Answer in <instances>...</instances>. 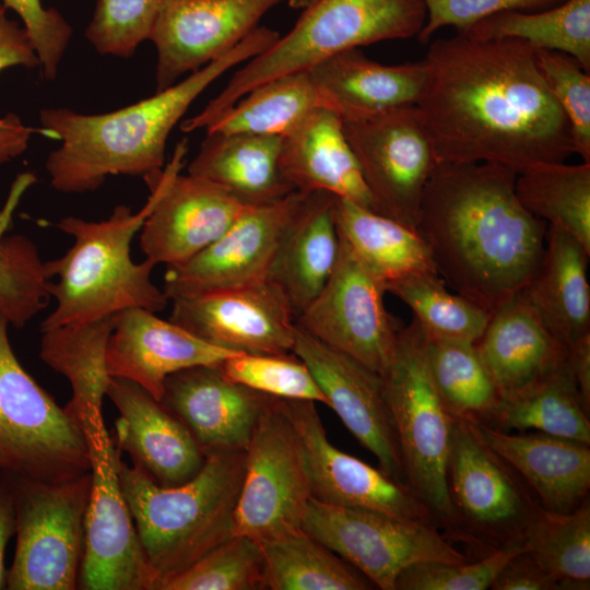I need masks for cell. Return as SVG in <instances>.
Returning a JSON list of instances; mask_svg holds the SVG:
<instances>
[{
	"label": "cell",
	"mask_w": 590,
	"mask_h": 590,
	"mask_svg": "<svg viewBox=\"0 0 590 590\" xmlns=\"http://www.w3.org/2000/svg\"><path fill=\"white\" fill-rule=\"evenodd\" d=\"M429 76L416 105L438 162H480L517 175L575 154L569 123L534 48L458 33L429 44Z\"/></svg>",
	"instance_id": "cell-1"
},
{
	"label": "cell",
	"mask_w": 590,
	"mask_h": 590,
	"mask_svg": "<svg viewBox=\"0 0 590 590\" xmlns=\"http://www.w3.org/2000/svg\"><path fill=\"white\" fill-rule=\"evenodd\" d=\"M517 174L493 163L438 162L421 201L416 232L455 293L491 314L536 273L547 224L516 193Z\"/></svg>",
	"instance_id": "cell-2"
},
{
	"label": "cell",
	"mask_w": 590,
	"mask_h": 590,
	"mask_svg": "<svg viewBox=\"0 0 590 590\" xmlns=\"http://www.w3.org/2000/svg\"><path fill=\"white\" fill-rule=\"evenodd\" d=\"M280 34L256 27L225 55L179 83L130 106L99 115L69 108L39 111V133L61 142L46 160L50 186L62 193L99 188L108 176H140L145 182L164 168L167 139L193 101L234 66L272 46Z\"/></svg>",
	"instance_id": "cell-3"
},
{
	"label": "cell",
	"mask_w": 590,
	"mask_h": 590,
	"mask_svg": "<svg viewBox=\"0 0 590 590\" xmlns=\"http://www.w3.org/2000/svg\"><path fill=\"white\" fill-rule=\"evenodd\" d=\"M166 178V168L148 185L150 197L135 213L116 205L104 221L66 216L55 225L73 237L68 251L46 261L55 309L40 323V331L90 323L129 308L162 311L168 304L163 288L151 279L155 263L134 262L131 243L153 210Z\"/></svg>",
	"instance_id": "cell-4"
},
{
	"label": "cell",
	"mask_w": 590,
	"mask_h": 590,
	"mask_svg": "<svg viewBox=\"0 0 590 590\" xmlns=\"http://www.w3.org/2000/svg\"><path fill=\"white\" fill-rule=\"evenodd\" d=\"M245 450L205 453L201 470L172 487L155 484L120 458L118 476L156 588L234 536Z\"/></svg>",
	"instance_id": "cell-5"
},
{
	"label": "cell",
	"mask_w": 590,
	"mask_h": 590,
	"mask_svg": "<svg viewBox=\"0 0 590 590\" xmlns=\"http://www.w3.org/2000/svg\"><path fill=\"white\" fill-rule=\"evenodd\" d=\"M426 15L423 0H314L284 37L236 71L223 91L180 129H205L271 79L308 70L344 50L417 36Z\"/></svg>",
	"instance_id": "cell-6"
},
{
	"label": "cell",
	"mask_w": 590,
	"mask_h": 590,
	"mask_svg": "<svg viewBox=\"0 0 590 590\" xmlns=\"http://www.w3.org/2000/svg\"><path fill=\"white\" fill-rule=\"evenodd\" d=\"M398 436L405 484L446 536L463 541L448 487L455 418L430 375L427 339L415 319L401 327L396 352L380 375Z\"/></svg>",
	"instance_id": "cell-7"
},
{
	"label": "cell",
	"mask_w": 590,
	"mask_h": 590,
	"mask_svg": "<svg viewBox=\"0 0 590 590\" xmlns=\"http://www.w3.org/2000/svg\"><path fill=\"white\" fill-rule=\"evenodd\" d=\"M8 327L0 314V470L51 483L90 472L83 425L23 368Z\"/></svg>",
	"instance_id": "cell-8"
},
{
	"label": "cell",
	"mask_w": 590,
	"mask_h": 590,
	"mask_svg": "<svg viewBox=\"0 0 590 590\" xmlns=\"http://www.w3.org/2000/svg\"><path fill=\"white\" fill-rule=\"evenodd\" d=\"M14 503L16 547L10 590L78 589L91 471L51 483L1 471Z\"/></svg>",
	"instance_id": "cell-9"
},
{
	"label": "cell",
	"mask_w": 590,
	"mask_h": 590,
	"mask_svg": "<svg viewBox=\"0 0 590 590\" xmlns=\"http://www.w3.org/2000/svg\"><path fill=\"white\" fill-rule=\"evenodd\" d=\"M302 529L381 590H396L400 574L412 565L470 560L432 523L315 498L308 503Z\"/></svg>",
	"instance_id": "cell-10"
},
{
	"label": "cell",
	"mask_w": 590,
	"mask_h": 590,
	"mask_svg": "<svg viewBox=\"0 0 590 590\" xmlns=\"http://www.w3.org/2000/svg\"><path fill=\"white\" fill-rule=\"evenodd\" d=\"M92 485L84 520L78 588L155 590L157 576L142 546L119 476L121 458L104 421L83 423Z\"/></svg>",
	"instance_id": "cell-11"
},
{
	"label": "cell",
	"mask_w": 590,
	"mask_h": 590,
	"mask_svg": "<svg viewBox=\"0 0 590 590\" xmlns=\"http://www.w3.org/2000/svg\"><path fill=\"white\" fill-rule=\"evenodd\" d=\"M448 487L463 542L488 552L524 539L540 507L522 479L474 425L456 418Z\"/></svg>",
	"instance_id": "cell-12"
},
{
	"label": "cell",
	"mask_w": 590,
	"mask_h": 590,
	"mask_svg": "<svg viewBox=\"0 0 590 590\" xmlns=\"http://www.w3.org/2000/svg\"><path fill=\"white\" fill-rule=\"evenodd\" d=\"M311 498L298 439L280 399L272 397L245 450L234 534L262 544L300 530Z\"/></svg>",
	"instance_id": "cell-13"
},
{
	"label": "cell",
	"mask_w": 590,
	"mask_h": 590,
	"mask_svg": "<svg viewBox=\"0 0 590 590\" xmlns=\"http://www.w3.org/2000/svg\"><path fill=\"white\" fill-rule=\"evenodd\" d=\"M376 212L416 231L426 182L438 164L416 106L343 121Z\"/></svg>",
	"instance_id": "cell-14"
},
{
	"label": "cell",
	"mask_w": 590,
	"mask_h": 590,
	"mask_svg": "<svg viewBox=\"0 0 590 590\" xmlns=\"http://www.w3.org/2000/svg\"><path fill=\"white\" fill-rule=\"evenodd\" d=\"M334 269L318 296L295 318L307 333L381 375L401 329L384 303L385 284L339 235Z\"/></svg>",
	"instance_id": "cell-15"
},
{
	"label": "cell",
	"mask_w": 590,
	"mask_h": 590,
	"mask_svg": "<svg viewBox=\"0 0 590 590\" xmlns=\"http://www.w3.org/2000/svg\"><path fill=\"white\" fill-rule=\"evenodd\" d=\"M280 404L298 439L312 498L436 526L429 510L405 483L329 441L315 402L280 399Z\"/></svg>",
	"instance_id": "cell-16"
},
{
	"label": "cell",
	"mask_w": 590,
	"mask_h": 590,
	"mask_svg": "<svg viewBox=\"0 0 590 590\" xmlns=\"http://www.w3.org/2000/svg\"><path fill=\"white\" fill-rule=\"evenodd\" d=\"M170 302L169 320L212 345L247 354L292 353L295 312L270 281Z\"/></svg>",
	"instance_id": "cell-17"
},
{
	"label": "cell",
	"mask_w": 590,
	"mask_h": 590,
	"mask_svg": "<svg viewBox=\"0 0 590 590\" xmlns=\"http://www.w3.org/2000/svg\"><path fill=\"white\" fill-rule=\"evenodd\" d=\"M187 141L165 166L161 194L140 229V247L156 266L180 264L221 237L246 208L216 184L181 175Z\"/></svg>",
	"instance_id": "cell-18"
},
{
	"label": "cell",
	"mask_w": 590,
	"mask_h": 590,
	"mask_svg": "<svg viewBox=\"0 0 590 590\" xmlns=\"http://www.w3.org/2000/svg\"><path fill=\"white\" fill-rule=\"evenodd\" d=\"M303 193L248 206L214 243L191 259L167 267L163 291L172 300L268 281L282 233Z\"/></svg>",
	"instance_id": "cell-19"
},
{
	"label": "cell",
	"mask_w": 590,
	"mask_h": 590,
	"mask_svg": "<svg viewBox=\"0 0 590 590\" xmlns=\"http://www.w3.org/2000/svg\"><path fill=\"white\" fill-rule=\"evenodd\" d=\"M292 353L309 368L327 406L377 459L379 469L405 483L398 436L379 374L323 344L296 323Z\"/></svg>",
	"instance_id": "cell-20"
},
{
	"label": "cell",
	"mask_w": 590,
	"mask_h": 590,
	"mask_svg": "<svg viewBox=\"0 0 590 590\" xmlns=\"http://www.w3.org/2000/svg\"><path fill=\"white\" fill-rule=\"evenodd\" d=\"M284 0H165L150 40L157 51L156 92L240 43Z\"/></svg>",
	"instance_id": "cell-21"
},
{
	"label": "cell",
	"mask_w": 590,
	"mask_h": 590,
	"mask_svg": "<svg viewBox=\"0 0 590 590\" xmlns=\"http://www.w3.org/2000/svg\"><path fill=\"white\" fill-rule=\"evenodd\" d=\"M106 396L119 412L114 442L155 484L172 487L191 480L205 452L188 428L137 382L110 377Z\"/></svg>",
	"instance_id": "cell-22"
},
{
	"label": "cell",
	"mask_w": 590,
	"mask_h": 590,
	"mask_svg": "<svg viewBox=\"0 0 590 590\" xmlns=\"http://www.w3.org/2000/svg\"><path fill=\"white\" fill-rule=\"evenodd\" d=\"M236 354L151 310L129 308L113 316L106 365L110 377L137 382L160 401L169 375L194 366L219 365Z\"/></svg>",
	"instance_id": "cell-23"
},
{
	"label": "cell",
	"mask_w": 590,
	"mask_h": 590,
	"mask_svg": "<svg viewBox=\"0 0 590 590\" xmlns=\"http://www.w3.org/2000/svg\"><path fill=\"white\" fill-rule=\"evenodd\" d=\"M271 396L229 380L219 365L169 375L160 402L192 434L206 453L246 450Z\"/></svg>",
	"instance_id": "cell-24"
},
{
	"label": "cell",
	"mask_w": 590,
	"mask_h": 590,
	"mask_svg": "<svg viewBox=\"0 0 590 590\" xmlns=\"http://www.w3.org/2000/svg\"><path fill=\"white\" fill-rule=\"evenodd\" d=\"M320 104L342 121L371 118L416 106L428 82L425 60L387 66L359 48L339 52L308 69Z\"/></svg>",
	"instance_id": "cell-25"
},
{
	"label": "cell",
	"mask_w": 590,
	"mask_h": 590,
	"mask_svg": "<svg viewBox=\"0 0 590 590\" xmlns=\"http://www.w3.org/2000/svg\"><path fill=\"white\" fill-rule=\"evenodd\" d=\"M279 163L295 191H328L376 212L334 111L317 107L282 134Z\"/></svg>",
	"instance_id": "cell-26"
},
{
	"label": "cell",
	"mask_w": 590,
	"mask_h": 590,
	"mask_svg": "<svg viewBox=\"0 0 590 590\" xmlns=\"http://www.w3.org/2000/svg\"><path fill=\"white\" fill-rule=\"evenodd\" d=\"M473 425L522 479L542 508L569 512L589 499L590 445L540 432L516 435Z\"/></svg>",
	"instance_id": "cell-27"
},
{
	"label": "cell",
	"mask_w": 590,
	"mask_h": 590,
	"mask_svg": "<svg viewBox=\"0 0 590 590\" xmlns=\"http://www.w3.org/2000/svg\"><path fill=\"white\" fill-rule=\"evenodd\" d=\"M302 193L268 274V281L286 295L295 318L323 288L340 249L334 215L337 196L328 191Z\"/></svg>",
	"instance_id": "cell-28"
},
{
	"label": "cell",
	"mask_w": 590,
	"mask_h": 590,
	"mask_svg": "<svg viewBox=\"0 0 590 590\" xmlns=\"http://www.w3.org/2000/svg\"><path fill=\"white\" fill-rule=\"evenodd\" d=\"M475 346L500 396L568 357V349L548 331L521 291L492 312Z\"/></svg>",
	"instance_id": "cell-29"
},
{
	"label": "cell",
	"mask_w": 590,
	"mask_h": 590,
	"mask_svg": "<svg viewBox=\"0 0 590 590\" xmlns=\"http://www.w3.org/2000/svg\"><path fill=\"white\" fill-rule=\"evenodd\" d=\"M281 135L206 132L188 174L210 180L245 206L274 203L295 190L280 169Z\"/></svg>",
	"instance_id": "cell-30"
},
{
	"label": "cell",
	"mask_w": 590,
	"mask_h": 590,
	"mask_svg": "<svg viewBox=\"0 0 590 590\" xmlns=\"http://www.w3.org/2000/svg\"><path fill=\"white\" fill-rule=\"evenodd\" d=\"M589 256L576 238L548 226L541 264L521 290L548 331L567 349L590 334Z\"/></svg>",
	"instance_id": "cell-31"
},
{
	"label": "cell",
	"mask_w": 590,
	"mask_h": 590,
	"mask_svg": "<svg viewBox=\"0 0 590 590\" xmlns=\"http://www.w3.org/2000/svg\"><path fill=\"white\" fill-rule=\"evenodd\" d=\"M334 215L339 235L385 287L408 275L437 273L429 249L416 231L339 197Z\"/></svg>",
	"instance_id": "cell-32"
},
{
	"label": "cell",
	"mask_w": 590,
	"mask_h": 590,
	"mask_svg": "<svg viewBox=\"0 0 590 590\" xmlns=\"http://www.w3.org/2000/svg\"><path fill=\"white\" fill-rule=\"evenodd\" d=\"M111 330L113 316L42 332L39 356L68 379L72 397L64 409L82 425L103 420L102 404L110 380L106 350Z\"/></svg>",
	"instance_id": "cell-33"
},
{
	"label": "cell",
	"mask_w": 590,
	"mask_h": 590,
	"mask_svg": "<svg viewBox=\"0 0 590 590\" xmlns=\"http://www.w3.org/2000/svg\"><path fill=\"white\" fill-rule=\"evenodd\" d=\"M487 425L505 432L535 429L590 445L589 414L582 405L567 361L524 386L502 394Z\"/></svg>",
	"instance_id": "cell-34"
},
{
	"label": "cell",
	"mask_w": 590,
	"mask_h": 590,
	"mask_svg": "<svg viewBox=\"0 0 590 590\" xmlns=\"http://www.w3.org/2000/svg\"><path fill=\"white\" fill-rule=\"evenodd\" d=\"M462 34L477 39H518L534 49L563 52L590 72V0H566L539 11L499 13Z\"/></svg>",
	"instance_id": "cell-35"
},
{
	"label": "cell",
	"mask_w": 590,
	"mask_h": 590,
	"mask_svg": "<svg viewBox=\"0 0 590 590\" xmlns=\"http://www.w3.org/2000/svg\"><path fill=\"white\" fill-rule=\"evenodd\" d=\"M261 545L270 590H368L373 583L303 529Z\"/></svg>",
	"instance_id": "cell-36"
},
{
	"label": "cell",
	"mask_w": 590,
	"mask_h": 590,
	"mask_svg": "<svg viewBox=\"0 0 590 590\" xmlns=\"http://www.w3.org/2000/svg\"><path fill=\"white\" fill-rule=\"evenodd\" d=\"M515 188L528 212L590 252V163L540 165L518 174Z\"/></svg>",
	"instance_id": "cell-37"
},
{
	"label": "cell",
	"mask_w": 590,
	"mask_h": 590,
	"mask_svg": "<svg viewBox=\"0 0 590 590\" xmlns=\"http://www.w3.org/2000/svg\"><path fill=\"white\" fill-rule=\"evenodd\" d=\"M320 106L308 70L292 72L250 90L205 130L282 135L309 111Z\"/></svg>",
	"instance_id": "cell-38"
},
{
	"label": "cell",
	"mask_w": 590,
	"mask_h": 590,
	"mask_svg": "<svg viewBox=\"0 0 590 590\" xmlns=\"http://www.w3.org/2000/svg\"><path fill=\"white\" fill-rule=\"evenodd\" d=\"M403 302L430 341L476 344L491 312L468 298L450 293L437 273L408 275L386 285Z\"/></svg>",
	"instance_id": "cell-39"
},
{
	"label": "cell",
	"mask_w": 590,
	"mask_h": 590,
	"mask_svg": "<svg viewBox=\"0 0 590 590\" xmlns=\"http://www.w3.org/2000/svg\"><path fill=\"white\" fill-rule=\"evenodd\" d=\"M427 358L434 385L452 417L487 425L500 394L475 344L427 339Z\"/></svg>",
	"instance_id": "cell-40"
},
{
	"label": "cell",
	"mask_w": 590,
	"mask_h": 590,
	"mask_svg": "<svg viewBox=\"0 0 590 590\" xmlns=\"http://www.w3.org/2000/svg\"><path fill=\"white\" fill-rule=\"evenodd\" d=\"M527 551L562 590L590 588V503L569 512L538 508L524 535Z\"/></svg>",
	"instance_id": "cell-41"
},
{
	"label": "cell",
	"mask_w": 590,
	"mask_h": 590,
	"mask_svg": "<svg viewBox=\"0 0 590 590\" xmlns=\"http://www.w3.org/2000/svg\"><path fill=\"white\" fill-rule=\"evenodd\" d=\"M266 566L261 545L234 535L180 573L166 578L156 590H263Z\"/></svg>",
	"instance_id": "cell-42"
},
{
	"label": "cell",
	"mask_w": 590,
	"mask_h": 590,
	"mask_svg": "<svg viewBox=\"0 0 590 590\" xmlns=\"http://www.w3.org/2000/svg\"><path fill=\"white\" fill-rule=\"evenodd\" d=\"M50 281L46 261L27 236L0 237V314L9 324L23 328L47 306Z\"/></svg>",
	"instance_id": "cell-43"
},
{
	"label": "cell",
	"mask_w": 590,
	"mask_h": 590,
	"mask_svg": "<svg viewBox=\"0 0 590 590\" xmlns=\"http://www.w3.org/2000/svg\"><path fill=\"white\" fill-rule=\"evenodd\" d=\"M229 380L257 392L286 400L327 404L307 365L294 353L233 355L219 364Z\"/></svg>",
	"instance_id": "cell-44"
},
{
	"label": "cell",
	"mask_w": 590,
	"mask_h": 590,
	"mask_svg": "<svg viewBox=\"0 0 590 590\" xmlns=\"http://www.w3.org/2000/svg\"><path fill=\"white\" fill-rule=\"evenodd\" d=\"M165 0H97L85 36L102 55L130 58L150 39Z\"/></svg>",
	"instance_id": "cell-45"
},
{
	"label": "cell",
	"mask_w": 590,
	"mask_h": 590,
	"mask_svg": "<svg viewBox=\"0 0 590 590\" xmlns=\"http://www.w3.org/2000/svg\"><path fill=\"white\" fill-rule=\"evenodd\" d=\"M538 67L571 131L575 154L590 163V72L573 57L534 49Z\"/></svg>",
	"instance_id": "cell-46"
},
{
	"label": "cell",
	"mask_w": 590,
	"mask_h": 590,
	"mask_svg": "<svg viewBox=\"0 0 590 590\" xmlns=\"http://www.w3.org/2000/svg\"><path fill=\"white\" fill-rule=\"evenodd\" d=\"M527 551L524 539L507 543L477 560L451 564L426 562L403 570L396 590H485L489 589L504 566Z\"/></svg>",
	"instance_id": "cell-47"
},
{
	"label": "cell",
	"mask_w": 590,
	"mask_h": 590,
	"mask_svg": "<svg viewBox=\"0 0 590 590\" xmlns=\"http://www.w3.org/2000/svg\"><path fill=\"white\" fill-rule=\"evenodd\" d=\"M426 22L417 34L422 44L445 26L456 27L464 33L477 22L511 11H539L557 5L566 0H423Z\"/></svg>",
	"instance_id": "cell-48"
},
{
	"label": "cell",
	"mask_w": 590,
	"mask_h": 590,
	"mask_svg": "<svg viewBox=\"0 0 590 590\" xmlns=\"http://www.w3.org/2000/svg\"><path fill=\"white\" fill-rule=\"evenodd\" d=\"M1 1L8 10H12L21 19L37 54L45 79L55 80L71 40L70 24L56 9L45 8L42 0Z\"/></svg>",
	"instance_id": "cell-49"
},
{
	"label": "cell",
	"mask_w": 590,
	"mask_h": 590,
	"mask_svg": "<svg viewBox=\"0 0 590 590\" xmlns=\"http://www.w3.org/2000/svg\"><path fill=\"white\" fill-rule=\"evenodd\" d=\"M493 590H562L560 582L528 552L512 557L500 570Z\"/></svg>",
	"instance_id": "cell-50"
},
{
	"label": "cell",
	"mask_w": 590,
	"mask_h": 590,
	"mask_svg": "<svg viewBox=\"0 0 590 590\" xmlns=\"http://www.w3.org/2000/svg\"><path fill=\"white\" fill-rule=\"evenodd\" d=\"M11 67H40L31 38L22 24L8 15L0 0V71Z\"/></svg>",
	"instance_id": "cell-51"
},
{
	"label": "cell",
	"mask_w": 590,
	"mask_h": 590,
	"mask_svg": "<svg viewBox=\"0 0 590 590\" xmlns=\"http://www.w3.org/2000/svg\"><path fill=\"white\" fill-rule=\"evenodd\" d=\"M34 132H39V129L26 126L13 113L0 117V164L23 154L27 150Z\"/></svg>",
	"instance_id": "cell-52"
},
{
	"label": "cell",
	"mask_w": 590,
	"mask_h": 590,
	"mask_svg": "<svg viewBox=\"0 0 590 590\" xmlns=\"http://www.w3.org/2000/svg\"><path fill=\"white\" fill-rule=\"evenodd\" d=\"M567 363L586 412L590 413V334L568 347Z\"/></svg>",
	"instance_id": "cell-53"
},
{
	"label": "cell",
	"mask_w": 590,
	"mask_h": 590,
	"mask_svg": "<svg viewBox=\"0 0 590 590\" xmlns=\"http://www.w3.org/2000/svg\"><path fill=\"white\" fill-rule=\"evenodd\" d=\"M15 531L13 497L7 481L0 475V590L7 589L9 570L4 565L5 547Z\"/></svg>",
	"instance_id": "cell-54"
},
{
	"label": "cell",
	"mask_w": 590,
	"mask_h": 590,
	"mask_svg": "<svg viewBox=\"0 0 590 590\" xmlns=\"http://www.w3.org/2000/svg\"><path fill=\"white\" fill-rule=\"evenodd\" d=\"M32 185H34V179L31 175L26 173H22L15 178L10 189L5 204L0 210V235L5 233L13 216L14 210L16 209L25 191Z\"/></svg>",
	"instance_id": "cell-55"
},
{
	"label": "cell",
	"mask_w": 590,
	"mask_h": 590,
	"mask_svg": "<svg viewBox=\"0 0 590 590\" xmlns=\"http://www.w3.org/2000/svg\"><path fill=\"white\" fill-rule=\"evenodd\" d=\"M314 0H287L291 8L299 9L307 7Z\"/></svg>",
	"instance_id": "cell-56"
},
{
	"label": "cell",
	"mask_w": 590,
	"mask_h": 590,
	"mask_svg": "<svg viewBox=\"0 0 590 590\" xmlns=\"http://www.w3.org/2000/svg\"><path fill=\"white\" fill-rule=\"evenodd\" d=\"M1 236H2V235H0V237H1Z\"/></svg>",
	"instance_id": "cell-57"
}]
</instances>
